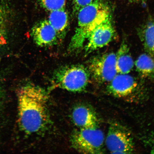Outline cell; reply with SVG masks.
Returning <instances> with one entry per match:
<instances>
[{"mask_svg": "<svg viewBox=\"0 0 154 154\" xmlns=\"http://www.w3.org/2000/svg\"><path fill=\"white\" fill-rule=\"evenodd\" d=\"M19 126L27 134L37 133L49 122L48 98L44 90L32 84L21 86L17 92Z\"/></svg>", "mask_w": 154, "mask_h": 154, "instance_id": "1", "label": "cell"}, {"mask_svg": "<svg viewBox=\"0 0 154 154\" xmlns=\"http://www.w3.org/2000/svg\"><path fill=\"white\" fill-rule=\"evenodd\" d=\"M78 23L75 33L69 45L68 51L75 52L82 47L94 30L112 17L110 5L102 0H96L78 11Z\"/></svg>", "mask_w": 154, "mask_h": 154, "instance_id": "2", "label": "cell"}, {"mask_svg": "<svg viewBox=\"0 0 154 154\" xmlns=\"http://www.w3.org/2000/svg\"><path fill=\"white\" fill-rule=\"evenodd\" d=\"M90 74L83 65L73 64L61 66L54 72L53 81L57 87L67 91L79 92L85 89Z\"/></svg>", "mask_w": 154, "mask_h": 154, "instance_id": "3", "label": "cell"}, {"mask_svg": "<svg viewBox=\"0 0 154 154\" xmlns=\"http://www.w3.org/2000/svg\"><path fill=\"white\" fill-rule=\"evenodd\" d=\"M71 140L73 147L80 153H103L105 137L98 128H80L73 134Z\"/></svg>", "mask_w": 154, "mask_h": 154, "instance_id": "4", "label": "cell"}, {"mask_svg": "<svg viewBox=\"0 0 154 154\" xmlns=\"http://www.w3.org/2000/svg\"><path fill=\"white\" fill-rule=\"evenodd\" d=\"M105 142L111 153H131L134 150V142L131 134L124 127L116 123L109 126Z\"/></svg>", "mask_w": 154, "mask_h": 154, "instance_id": "5", "label": "cell"}, {"mask_svg": "<svg viewBox=\"0 0 154 154\" xmlns=\"http://www.w3.org/2000/svg\"><path fill=\"white\" fill-rule=\"evenodd\" d=\"M88 69L96 82H109L117 74L116 54L106 53L93 57L88 63Z\"/></svg>", "mask_w": 154, "mask_h": 154, "instance_id": "6", "label": "cell"}, {"mask_svg": "<svg viewBox=\"0 0 154 154\" xmlns=\"http://www.w3.org/2000/svg\"><path fill=\"white\" fill-rule=\"evenodd\" d=\"M115 35L111 17L99 25L90 34L84 48L85 55H89L106 46L114 39Z\"/></svg>", "mask_w": 154, "mask_h": 154, "instance_id": "7", "label": "cell"}, {"mask_svg": "<svg viewBox=\"0 0 154 154\" xmlns=\"http://www.w3.org/2000/svg\"><path fill=\"white\" fill-rule=\"evenodd\" d=\"M107 90L114 97L125 98L133 94L138 84L133 77L128 74H117L109 82Z\"/></svg>", "mask_w": 154, "mask_h": 154, "instance_id": "8", "label": "cell"}, {"mask_svg": "<svg viewBox=\"0 0 154 154\" xmlns=\"http://www.w3.org/2000/svg\"><path fill=\"white\" fill-rule=\"evenodd\" d=\"M31 32L35 43L40 47L55 45L59 39L55 29L48 20H42L36 23L32 27Z\"/></svg>", "mask_w": 154, "mask_h": 154, "instance_id": "9", "label": "cell"}, {"mask_svg": "<svg viewBox=\"0 0 154 154\" xmlns=\"http://www.w3.org/2000/svg\"><path fill=\"white\" fill-rule=\"evenodd\" d=\"M73 122L79 128H98L99 120L95 112L84 105L77 106L72 113Z\"/></svg>", "mask_w": 154, "mask_h": 154, "instance_id": "10", "label": "cell"}, {"mask_svg": "<svg viewBox=\"0 0 154 154\" xmlns=\"http://www.w3.org/2000/svg\"><path fill=\"white\" fill-rule=\"evenodd\" d=\"M65 8L50 11L48 20L55 29L59 39L65 38L69 29L68 14Z\"/></svg>", "mask_w": 154, "mask_h": 154, "instance_id": "11", "label": "cell"}, {"mask_svg": "<svg viewBox=\"0 0 154 154\" xmlns=\"http://www.w3.org/2000/svg\"><path fill=\"white\" fill-rule=\"evenodd\" d=\"M134 63L128 46L123 42L116 54V66L117 74H128L133 68Z\"/></svg>", "mask_w": 154, "mask_h": 154, "instance_id": "12", "label": "cell"}, {"mask_svg": "<svg viewBox=\"0 0 154 154\" xmlns=\"http://www.w3.org/2000/svg\"><path fill=\"white\" fill-rule=\"evenodd\" d=\"M138 34L146 53L154 59V19H150L140 26Z\"/></svg>", "mask_w": 154, "mask_h": 154, "instance_id": "13", "label": "cell"}, {"mask_svg": "<svg viewBox=\"0 0 154 154\" xmlns=\"http://www.w3.org/2000/svg\"><path fill=\"white\" fill-rule=\"evenodd\" d=\"M12 17V11L9 5L0 0V49L7 43Z\"/></svg>", "mask_w": 154, "mask_h": 154, "instance_id": "14", "label": "cell"}, {"mask_svg": "<svg viewBox=\"0 0 154 154\" xmlns=\"http://www.w3.org/2000/svg\"><path fill=\"white\" fill-rule=\"evenodd\" d=\"M137 71L143 78L154 79V59L147 53L142 54L135 62Z\"/></svg>", "mask_w": 154, "mask_h": 154, "instance_id": "15", "label": "cell"}, {"mask_svg": "<svg viewBox=\"0 0 154 154\" xmlns=\"http://www.w3.org/2000/svg\"><path fill=\"white\" fill-rule=\"evenodd\" d=\"M40 6L51 11L65 8L66 0H38Z\"/></svg>", "mask_w": 154, "mask_h": 154, "instance_id": "16", "label": "cell"}, {"mask_svg": "<svg viewBox=\"0 0 154 154\" xmlns=\"http://www.w3.org/2000/svg\"><path fill=\"white\" fill-rule=\"evenodd\" d=\"M96 0H73V12L75 14H78V11L83 7L89 5Z\"/></svg>", "mask_w": 154, "mask_h": 154, "instance_id": "17", "label": "cell"}, {"mask_svg": "<svg viewBox=\"0 0 154 154\" xmlns=\"http://www.w3.org/2000/svg\"><path fill=\"white\" fill-rule=\"evenodd\" d=\"M3 89L2 88L1 84H0V110H1L2 105L3 104Z\"/></svg>", "mask_w": 154, "mask_h": 154, "instance_id": "18", "label": "cell"}, {"mask_svg": "<svg viewBox=\"0 0 154 154\" xmlns=\"http://www.w3.org/2000/svg\"><path fill=\"white\" fill-rule=\"evenodd\" d=\"M126 1L132 3H140V2H143L145 0H126Z\"/></svg>", "mask_w": 154, "mask_h": 154, "instance_id": "19", "label": "cell"}]
</instances>
